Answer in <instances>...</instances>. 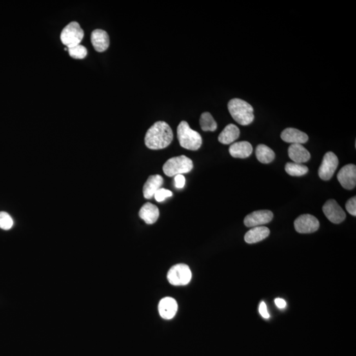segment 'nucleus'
<instances>
[{
    "label": "nucleus",
    "mask_w": 356,
    "mask_h": 356,
    "mask_svg": "<svg viewBox=\"0 0 356 356\" xmlns=\"http://www.w3.org/2000/svg\"><path fill=\"white\" fill-rule=\"evenodd\" d=\"M177 311L176 301L172 298H165L161 300L159 305V311L160 317L164 319H172Z\"/></svg>",
    "instance_id": "nucleus-13"
},
{
    "label": "nucleus",
    "mask_w": 356,
    "mask_h": 356,
    "mask_svg": "<svg viewBox=\"0 0 356 356\" xmlns=\"http://www.w3.org/2000/svg\"><path fill=\"white\" fill-rule=\"evenodd\" d=\"M154 196L156 201L158 202H162L166 199V198L172 197V191L166 190V189L160 188L159 190L155 193Z\"/></svg>",
    "instance_id": "nucleus-26"
},
{
    "label": "nucleus",
    "mask_w": 356,
    "mask_h": 356,
    "mask_svg": "<svg viewBox=\"0 0 356 356\" xmlns=\"http://www.w3.org/2000/svg\"><path fill=\"white\" fill-rule=\"evenodd\" d=\"M275 302L278 308L280 309L286 308V302L283 299H281V298H277V299H275Z\"/></svg>",
    "instance_id": "nucleus-30"
},
{
    "label": "nucleus",
    "mask_w": 356,
    "mask_h": 356,
    "mask_svg": "<svg viewBox=\"0 0 356 356\" xmlns=\"http://www.w3.org/2000/svg\"><path fill=\"white\" fill-rule=\"evenodd\" d=\"M285 170L291 176L300 177L306 175L308 172L309 169L308 167L303 165L302 164L288 162L285 166Z\"/></svg>",
    "instance_id": "nucleus-22"
},
{
    "label": "nucleus",
    "mask_w": 356,
    "mask_h": 356,
    "mask_svg": "<svg viewBox=\"0 0 356 356\" xmlns=\"http://www.w3.org/2000/svg\"><path fill=\"white\" fill-rule=\"evenodd\" d=\"M68 52L70 56L74 59H83L87 55V50L81 44L68 48Z\"/></svg>",
    "instance_id": "nucleus-24"
},
{
    "label": "nucleus",
    "mask_w": 356,
    "mask_h": 356,
    "mask_svg": "<svg viewBox=\"0 0 356 356\" xmlns=\"http://www.w3.org/2000/svg\"><path fill=\"white\" fill-rule=\"evenodd\" d=\"M259 311L260 314H261L262 317L264 318V319H269V318L270 317L268 311H267L266 305L264 302H261V304H260Z\"/></svg>",
    "instance_id": "nucleus-29"
},
{
    "label": "nucleus",
    "mask_w": 356,
    "mask_h": 356,
    "mask_svg": "<svg viewBox=\"0 0 356 356\" xmlns=\"http://www.w3.org/2000/svg\"><path fill=\"white\" fill-rule=\"evenodd\" d=\"M173 138L170 126L165 122L159 121L149 129L144 137V142L149 149L160 150L170 145Z\"/></svg>",
    "instance_id": "nucleus-1"
},
{
    "label": "nucleus",
    "mask_w": 356,
    "mask_h": 356,
    "mask_svg": "<svg viewBox=\"0 0 356 356\" xmlns=\"http://www.w3.org/2000/svg\"><path fill=\"white\" fill-rule=\"evenodd\" d=\"M84 37V31L77 22H71L62 31L60 39L62 43L70 48L81 44Z\"/></svg>",
    "instance_id": "nucleus-5"
},
{
    "label": "nucleus",
    "mask_w": 356,
    "mask_h": 356,
    "mask_svg": "<svg viewBox=\"0 0 356 356\" xmlns=\"http://www.w3.org/2000/svg\"><path fill=\"white\" fill-rule=\"evenodd\" d=\"M270 234V230L265 226H256L245 235L244 240L249 244L257 243L265 239Z\"/></svg>",
    "instance_id": "nucleus-18"
},
{
    "label": "nucleus",
    "mask_w": 356,
    "mask_h": 356,
    "mask_svg": "<svg viewBox=\"0 0 356 356\" xmlns=\"http://www.w3.org/2000/svg\"><path fill=\"white\" fill-rule=\"evenodd\" d=\"M91 39L93 47L98 52H104L110 45V39L108 33L102 29L93 31Z\"/></svg>",
    "instance_id": "nucleus-14"
},
{
    "label": "nucleus",
    "mask_w": 356,
    "mask_h": 356,
    "mask_svg": "<svg viewBox=\"0 0 356 356\" xmlns=\"http://www.w3.org/2000/svg\"><path fill=\"white\" fill-rule=\"evenodd\" d=\"M322 211L331 222L340 224L346 219V215L343 209L334 199H330L322 206Z\"/></svg>",
    "instance_id": "nucleus-9"
},
{
    "label": "nucleus",
    "mask_w": 356,
    "mask_h": 356,
    "mask_svg": "<svg viewBox=\"0 0 356 356\" xmlns=\"http://www.w3.org/2000/svg\"><path fill=\"white\" fill-rule=\"evenodd\" d=\"M273 219V213L271 211H257L246 216L244 219V224L249 228H253L268 224Z\"/></svg>",
    "instance_id": "nucleus-11"
},
{
    "label": "nucleus",
    "mask_w": 356,
    "mask_h": 356,
    "mask_svg": "<svg viewBox=\"0 0 356 356\" xmlns=\"http://www.w3.org/2000/svg\"><path fill=\"white\" fill-rule=\"evenodd\" d=\"M337 179L344 189L353 190L356 186L355 165L350 164L342 167L338 173Z\"/></svg>",
    "instance_id": "nucleus-10"
},
{
    "label": "nucleus",
    "mask_w": 356,
    "mask_h": 356,
    "mask_svg": "<svg viewBox=\"0 0 356 356\" xmlns=\"http://www.w3.org/2000/svg\"><path fill=\"white\" fill-rule=\"evenodd\" d=\"M192 275L190 267L185 264H177L168 271L167 278L173 286H185L190 283Z\"/></svg>",
    "instance_id": "nucleus-6"
},
{
    "label": "nucleus",
    "mask_w": 356,
    "mask_h": 356,
    "mask_svg": "<svg viewBox=\"0 0 356 356\" xmlns=\"http://www.w3.org/2000/svg\"><path fill=\"white\" fill-rule=\"evenodd\" d=\"M338 166V159L337 155L333 152L327 153L318 171L320 179L324 181L331 179L337 170Z\"/></svg>",
    "instance_id": "nucleus-7"
},
{
    "label": "nucleus",
    "mask_w": 356,
    "mask_h": 356,
    "mask_svg": "<svg viewBox=\"0 0 356 356\" xmlns=\"http://www.w3.org/2000/svg\"><path fill=\"white\" fill-rule=\"evenodd\" d=\"M139 215L147 224H153L159 217V210L155 204L146 202L140 209Z\"/></svg>",
    "instance_id": "nucleus-19"
},
{
    "label": "nucleus",
    "mask_w": 356,
    "mask_h": 356,
    "mask_svg": "<svg viewBox=\"0 0 356 356\" xmlns=\"http://www.w3.org/2000/svg\"><path fill=\"white\" fill-rule=\"evenodd\" d=\"M288 156L295 163L302 164L309 161L310 153L301 144H291L288 148Z\"/></svg>",
    "instance_id": "nucleus-15"
},
{
    "label": "nucleus",
    "mask_w": 356,
    "mask_h": 356,
    "mask_svg": "<svg viewBox=\"0 0 356 356\" xmlns=\"http://www.w3.org/2000/svg\"><path fill=\"white\" fill-rule=\"evenodd\" d=\"M228 108L231 116L242 126H248L254 120V110L248 102L240 99H233L229 101Z\"/></svg>",
    "instance_id": "nucleus-2"
},
{
    "label": "nucleus",
    "mask_w": 356,
    "mask_h": 356,
    "mask_svg": "<svg viewBox=\"0 0 356 356\" xmlns=\"http://www.w3.org/2000/svg\"><path fill=\"white\" fill-rule=\"evenodd\" d=\"M256 157L262 164H269L275 159V153L270 147L265 144H259L256 148Z\"/></svg>",
    "instance_id": "nucleus-21"
},
{
    "label": "nucleus",
    "mask_w": 356,
    "mask_h": 356,
    "mask_svg": "<svg viewBox=\"0 0 356 356\" xmlns=\"http://www.w3.org/2000/svg\"><path fill=\"white\" fill-rule=\"evenodd\" d=\"M199 122L202 131H215L217 129V122L209 112L202 113Z\"/></svg>",
    "instance_id": "nucleus-23"
},
{
    "label": "nucleus",
    "mask_w": 356,
    "mask_h": 356,
    "mask_svg": "<svg viewBox=\"0 0 356 356\" xmlns=\"http://www.w3.org/2000/svg\"><path fill=\"white\" fill-rule=\"evenodd\" d=\"M240 134L239 128L235 125L229 124L220 133L219 136V141L222 144H230L239 138Z\"/></svg>",
    "instance_id": "nucleus-20"
},
{
    "label": "nucleus",
    "mask_w": 356,
    "mask_h": 356,
    "mask_svg": "<svg viewBox=\"0 0 356 356\" xmlns=\"http://www.w3.org/2000/svg\"><path fill=\"white\" fill-rule=\"evenodd\" d=\"M319 226V221L317 218L309 214L300 215L294 221L295 230L300 233L315 232Z\"/></svg>",
    "instance_id": "nucleus-8"
},
{
    "label": "nucleus",
    "mask_w": 356,
    "mask_h": 356,
    "mask_svg": "<svg viewBox=\"0 0 356 356\" xmlns=\"http://www.w3.org/2000/svg\"><path fill=\"white\" fill-rule=\"evenodd\" d=\"M253 147L250 142L240 141L233 143L229 149L231 157L237 159H246L252 154Z\"/></svg>",
    "instance_id": "nucleus-16"
},
{
    "label": "nucleus",
    "mask_w": 356,
    "mask_h": 356,
    "mask_svg": "<svg viewBox=\"0 0 356 356\" xmlns=\"http://www.w3.org/2000/svg\"><path fill=\"white\" fill-rule=\"evenodd\" d=\"M177 139L182 147L197 151L202 144V137L197 131L191 129L188 122L182 121L178 125Z\"/></svg>",
    "instance_id": "nucleus-3"
},
{
    "label": "nucleus",
    "mask_w": 356,
    "mask_h": 356,
    "mask_svg": "<svg viewBox=\"0 0 356 356\" xmlns=\"http://www.w3.org/2000/svg\"><path fill=\"white\" fill-rule=\"evenodd\" d=\"M13 225V220L11 216L6 212H0V228L8 230Z\"/></svg>",
    "instance_id": "nucleus-25"
},
{
    "label": "nucleus",
    "mask_w": 356,
    "mask_h": 356,
    "mask_svg": "<svg viewBox=\"0 0 356 356\" xmlns=\"http://www.w3.org/2000/svg\"><path fill=\"white\" fill-rule=\"evenodd\" d=\"M346 209L351 215L356 216V197H351L346 203Z\"/></svg>",
    "instance_id": "nucleus-27"
},
{
    "label": "nucleus",
    "mask_w": 356,
    "mask_h": 356,
    "mask_svg": "<svg viewBox=\"0 0 356 356\" xmlns=\"http://www.w3.org/2000/svg\"><path fill=\"white\" fill-rule=\"evenodd\" d=\"M175 180V186L178 189L183 188L185 186V182H186V179L185 177L182 174L176 175L174 178Z\"/></svg>",
    "instance_id": "nucleus-28"
},
{
    "label": "nucleus",
    "mask_w": 356,
    "mask_h": 356,
    "mask_svg": "<svg viewBox=\"0 0 356 356\" xmlns=\"http://www.w3.org/2000/svg\"><path fill=\"white\" fill-rule=\"evenodd\" d=\"M163 178L160 175H151L143 186V195L145 199H150L155 195L163 184Z\"/></svg>",
    "instance_id": "nucleus-17"
},
{
    "label": "nucleus",
    "mask_w": 356,
    "mask_h": 356,
    "mask_svg": "<svg viewBox=\"0 0 356 356\" xmlns=\"http://www.w3.org/2000/svg\"><path fill=\"white\" fill-rule=\"evenodd\" d=\"M281 139L284 142L291 144H304L308 142L309 137L306 133L295 128H286L281 133Z\"/></svg>",
    "instance_id": "nucleus-12"
},
{
    "label": "nucleus",
    "mask_w": 356,
    "mask_h": 356,
    "mask_svg": "<svg viewBox=\"0 0 356 356\" xmlns=\"http://www.w3.org/2000/svg\"><path fill=\"white\" fill-rule=\"evenodd\" d=\"M193 167V162L184 155L171 158L163 166L164 173L169 177L190 172Z\"/></svg>",
    "instance_id": "nucleus-4"
}]
</instances>
